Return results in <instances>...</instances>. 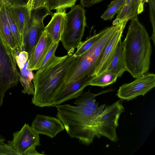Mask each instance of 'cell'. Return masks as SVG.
Here are the masks:
<instances>
[{"label": "cell", "mask_w": 155, "mask_h": 155, "mask_svg": "<svg viewBox=\"0 0 155 155\" xmlns=\"http://www.w3.org/2000/svg\"><path fill=\"white\" fill-rule=\"evenodd\" d=\"M120 24L112 25L103 29V33L94 44L81 54L90 61L95 70L105 48Z\"/></svg>", "instance_id": "8fae6325"}, {"label": "cell", "mask_w": 155, "mask_h": 155, "mask_svg": "<svg viewBox=\"0 0 155 155\" xmlns=\"http://www.w3.org/2000/svg\"><path fill=\"white\" fill-rule=\"evenodd\" d=\"M155 87V74L147 73L120 86L117 95L121 99L129 101L140 95L144 96Z\"/></svg>", "instance_id": "9c48e42d"}, {"label": "cell", "mask_w": 155, "mask_h": 155, "mask_svg": "<svg viewBox=\"0 0 155 155\" xmlns=\"http://www.w3.org/2000/svg\"><path fill=\"white\" fill-rule=\"evenodd\" d=\"M7 142L19 155H42L36 149V146L40 145L39 134L28 124L14 132L13 139Z\"/></svg>", "instance_id": "ba28073f"}, {"label": "cell", "mask_w": 155, "mask_h": 155, "mask_svg": "<svg viewBox=\"0 0 155 155\" xmlns=\"http://www.w3.org/2000/svg\"><path fill=\"white\" fill-rule=\"evenodd\" d=\"M4 4L14 21L23 39L31 18V12L27 5L14 6L10 3Z\"/></svg>", "instance_id": "9a60e30c"}, {"label": "cell", "mask_w": 155, "mask_h": 155, "mask_svg": "<svg viewBox=\"0 0 155 155\" xmlns=\"http://www.w3.org/2000/svg\"><path fill=\"white\" fill-rule=\"evenodd\" d=\"M11 0H2V4L6 3H11Z\"/></svg>", "instance_id": "836d02e7"}, {"label": "cell", "mask_w": 155, "mask_h": 155, "mask_svg": "<svg viewBox=\"0 0 155 155\" xmlns=\"http://www.w3.org/2000/svg\"><path fill=\"white\" fill-rule=\"evenodd\" d=\"M145 2L142 0H126L124 6L113 21V25L137 18L138 15L143 11Z\"/></svg>", "instance_id": "2e32d148"}, {"label": "cell", "mask_w": 155, "mask_h": 155, "mask_svg": "<svg viewBox=\"0 0 155 155\" xmlns=\"http://www.w3.org/2000/svg\"><path fill=\"white\" fill-rule=\"evenodd\" d=\"M16 51L7 43L0 32V107L5 94L17 85L19 81Z\"/></svg>", "instance_id": "5b68a950"}, {"label": "cell", "mask_w": 155, "mask_h": 155, "mask_svg": "<svg viewBox=\"0 0 155 155\" xmlns=\"http://www.w3.org/2000/svg\"><path fill=\"white\" fill-rule=\"evenodd\" d=\"M77 0H59L57 9H65L74 5Z\"/></svg>", "instance_id": "83f0119b"}, {"label": "cell", "mask_w": 155, "mask_h": 155, "mask_svg": "<svg viewBox=\"0 0 155 155\" xmlns=\"http://www.w3.org/2000/svg\"><path fill=\"white\" fill-rule=\"evenodd\" d=\"M106 71L114 74L118 77H121L126 71L124 63L121 39L118 41L114 56Z\"/></svg>", "instance_id": "ac0fdd59"}, {"label": "cell", "mask_w": 155, "mask_h": 155, "mask_svg": "<svg viewBox=\"0 0 155 155\" xmlns=\"http://www.w3.org/2000/svg\"><path fill=\"white\" fill-rule=\"evenodd\" d=\"M2 4H3L2 2V0H0V6Z\"/></svg>", "instance_id": "e575fe53"}, {"label": "cell", "mask_w": 155, "mask_h": 155, "mask_svg": "<svg viewBox=\"0 0 155 155\" xmlns=\"http://www.w3.org/2000/svg\"><path fill=\"white\" fill-rule=\"evenodd\" d=\"M31 127L39 134H43L52 138L64 129L61 120L58 118L37 114Z\"/></svg>", "instance_id": "7c38bea8"}, {"label": "cell", "mask_w": 155, "mask_h": 155, "mask_svg": "<svg viewBox=\"0 0 155 155\" xmlns=\"http://www.w3.org/2000/svg\"><path fill=\"white\" fill-rule=\"evenodd\" d=\"M66 14L65 9H57L50 21L45 27V30L54 42H59L61 41L66 20Z\"/></svg>", "instance_id": "e0dca14e"}, {"label": "cell", "mask_w": 155, "mask_h": 155, "mask_svg": "<svg viewBox=\"0 0 155 155\" xmlns=\"http://www.w3.org/2000/svg\"><path fill=\"white\" fill-rule=\"evenodd\" d=\"M126 0H114L108 5L107 8L101 16L104 20H111L124 6Z\"/></svg>", "instance_id": "7402d4cb"}, {"label": "cell", "mask_w": 155, "mask_h": 155, "mask_svg": "<svg viewBox=\"0 0 155 155\" xmlns=\"http://www.w3.org/2000/svg\"><path fill=\"white\" fill-rule=\"evenodd\" d=\"M0 7L15 41L17 48V51L20 52L25 51L22 36L20 34L14 21L4 4H2Z\"/></svg>", "instance_id": "d6986e66"}, {"label": "cell", "mask_w": 155, "mask_h": 155, "mask_svg": "<svg viewBox=\"0 0 155 155\" xmlns=\"http://www.w3.org/2000/svg\"><path fill=\"white\" fill-rule=\"evenodd\" d=\"M124 107L121 100L105 107L96 120V137H105L115 142L118 140L116 129L119 125L118 120Z\"/></svg>", "instance_id": "8992f818"}, {"label": "cell", "mask_w": 155, "mask_h": 155, "mask_svg": "<svg viewBox=\"0 0 155 155\" xmlns=\"http://www.w3.org/2000/svg\"><path fill=\"white\" fill-rule=\"evenodd\" d=\"M127 21H123L114 32L105 48L97 64L93 76L107 70L114 54L119 41L121 39Z\"/></svg>", "instance_id": "30bf717a"}, {"label": "cell", "mask_w": 155, "mask_h": 155, "mask_svg": "<svg viewBox=\"0 0 155 155\" xmlns=\"http://www.w3.org/2000/svg\"><path fill=\"white\" fill-rule=\"evenodd\" d=\"M0 32L10 47L17 51L16 45L7 21L0 7Z\"/></svg>", "instance_id": "44dd1931"}, {"label": "cell", "mask_w": 155, "mask_h": 155, "mask_svg": "<svg viewBox=\"0 0 155 155\" xmlns=\"http://www.w3.org/2000/svg\"><path fill=\"white\" fill-rule=\"evenodd\" d=\"M33 0H29L27 4V6L29 11H30V12H31V5H32Z\"/></svg>", "instance_id": "d6a6232c"}, {"label": "cell", "mask_w": 155, "mask_h": 155, "mask_svg": "<svg viewBox=\"0 0 155 155\" xmlns=\"http://www.w3.org/2000/svg\"><path fill=\"white\" fill-rule=\"evenodd\" d=\"M118 77L114 74L106 71L93 76L88 85L106 87L116 82Z\"/></svg>", "instance_id": "ffe728a7"}, {"label": "cell", "mask_w": 155, "mask_h": 155, "mask_svg": "<svg viewBox=\"0 0 155 155\" xmlns=\"http://www.w3.org/2000/svg\"><path fill=\"white\" fill-rule=\"evenodd\" d=\"M85 12L80 5H74L66 14V20L61 41L68 53H74L81 41L87 26Z\"/></svg>", "instance_id": "277c9868"}, {"label": "cell", "mask_w": 155, "mask_h": 155, "mask_svg": "<svg viewBox=\"0 0 155 155\" xmlns=\"http://www.w3.org/2000/svg\"><path fill=\"white\" fill-rule=\"evenodd\" d=\"M149 6L150 22L153 28V32L150 38L155 45V0H147Z\"/></svg>", "instance_id": "d4e9b609"}, {"label": "cell", "mask_w": 155, "mask_h": 155, "mask_svg": "<svg viewBox=\"0 0 155 155\" xmlns=\"http://www.w3.org/2000/svg\"><path fill=\"white\" fill-rule=\"evenodd\" d=\"M143 1H144L145 2H147L148 1L147 0H142Z\"/></svg>", "instance_id": "d590c367"}, {"label": "cell", "mask_w": 155, "mask_h": 155, "mask_svg": "<svg viewBox=\"0 0 155 155\" xmlns=\"http://www.w3.org/2000/svg\"><path fill=\"white\" fill-rule=\"evenodd\" d=\"M54 42L51 36L45 30L37 44L28 55V64L32 71L38 69Z\"/></svg>", "instance_id": "5bb4252c"}, {"label": "cell", "mask_w": 155, "mask_h": 155, "mask_svg": "<svg viewBox=\"0 0 155 155\" xmlns=\"http://www.w3.org/2000/svg\"><path fill=\"white\" fill-rule=\"evenodd\" d=\"M93 77L87 76L83 78L64 84L55 98L52 107L78 97Z\"/></svg>", "instance_id": "4fadbf2b"}, {"label": "cell", "mask_w": 155, "mask_h": 155, "mask_svg": "<svg viewBox=\"0 0 155 155\" xmlns=\"http://www.w3.org/2000/svg\"><path fill=\"white\" fill-rule=\"evenodd\" d=\"M111 91L107 90L97 94L89 91L76 98L74 102L76 106L68 104L55 106L57 110V117L71 137L78 139L81 143L86 146L93 142L96 137L97 118L105 107V104L99 106L95 97Z\"/></svg>", "instance_id": "6da1fadb"}, {"label": "cell", "mask_w": 155, "mask_h": 155, "mask_svg": "<svg viewBox=\"0 0 155 155\" xmlns=\"http://www.w3.org/2000/svg\"><path fill=\"white\" fill-rule=\"evenodd\" d=\"M46 0H33L31 11L38 7L45 5Z\"/></svg>", "instance_id": "4dcf8cb0"}, {"label": "cell", "mask_w": 155, "mask_h": 155, "mask_svg": "<svg viewBox=\"0 0 155 155\" xmlns=\"http://www.w3.org/2000/svg\"><path fill=\"white\" fill-rule=\"evenodd\" d=\"M19 155L8 143L0 142V155Z\"/></svg>", "instance_id": "4316f807"}, {"label": "cell", "mask_w": 155, "mask_h": 155, "mask_svg": "<svg viewBox=\"0 0 155 155\" xmlns=\"http://www.w3.org/2000/svg\"><path fill=\"white\" fill-rule=\"evenodd\" d=\"M59 42H54L50 49L45 55L40 68L38 70L40 71L43 70L52 60L55 55L56 50L58 45Z\"/></svg>", "instance_id": "cb8c5ba5"}, {"label": "cell", "mask_w": 155, "mask_h": 155, "mask_svg": "<svg viewBox=\"0 0 155 155\" xmlns=\"http://www.w3.org/2000/svg\"><path fill=\"white\" fill-rule=\"evenodd\" d=\"M78 56L72 52L61 57L55 55L43 70L36 72L33 79L35 94L32 103L40 107L52 106L65 84L69 68Z\"/></svg>", "instance_id": "7a4b0ae2"}, {"label": "cell", "mask_w": 155, "mask_h": 155, "mask_svg": "<svg viewBox=\"0 0 155 155\" xmlns=\"http://www.w3.org/2000/svg\"><path fill=\"white\" fill-rule=\"evenodd\" d=\"M19 81L23 88L22 92L33 96L35 94V90L31 81L22 78H19Z\"/></svg>", "instance_id": "484cf974"}, {"label": "cell", "mask_w": 155, "mask_h": 155, "mask_svg": "<svg viewBox=\"0 0 155 155\" xmlns=\"http://www.w3.org/2000/svg\"><path fill=\"white\" fill-rule=\"evenodd\" d=\"M59 0H46L45 5L51 11L56 9Z\"/></svg>", "instance_id": "f546056e"}, {"label": "cell", "mask_w": 155, "mask_h": 155, "mask_svg": "<svg viewBox=\"0 0 155 155\" xmlns=\"http://www.w3.org/2000/svg\"><path fill=\"white\" fill-rule=\"evenodd\" d=\"M45 5L38 7L31 12V18L28 28L23 37L25 51L28 55L38 41L45 30L44 18L53 15Z\"/></svg>", "instance_id": "52a82bcc"}, {"label": "cell", "mask_w": 155, "mask_h": 155, "mask_svg": "<svg viewBox=\"0 0 155 155\" xmlns=\"http://www.w3.org/2000/svg\"><path fill=\"white\" fill-rule=\"evenodd\" d=\"M150 39L137 18L131 20L122 42L123 54L126 71L135 78L147 73L149 69L152 53Z\"/></svg>", "instance_id": "3957f363"}, {"label": "cell", "mask_w": 155, "mask_h": 155, "mask_svg": "<svg viewBox=\"0 0 155 155\" xmlns=\"http://www.w3.org/2000/svg\"><path fill=\"white\" fill-rule=\"evenodd\" d=\"M103 0H80V3L84 7H89L99 3Z\"/></svg>", "instance_id": "f1b7e54d"}, {"label": "cell", "mask_w": 155, "mask_h": 155, "mask_svg": "<svg viewBox=\"0 0 155 155\" xmlns=\"http://www.w3.org/2000/svg\"><path fill=\"white\" fill-rule=\"evenodd\" d=\"M103 32V30L87 38L85 41H81L76 48L77 50L74 54L76 55L79 56L85 52L94 44Z\"/></svg>", "instance_id": "603a6c76"}, {"label": "cell", "mask_w": 155, "mask_h": 155, "mask_svg": "<svg viewBox=\"0 0 155 155\" xmlns=\"http://www.w3.org/2000/svg\"><path fill=\"white\" fill-rule=\"evenodd\" d=\"M29 0H11V4L14 6L27 5Z\"/></svg>", "instance_id": "1f68e13d"}]
</instances>
